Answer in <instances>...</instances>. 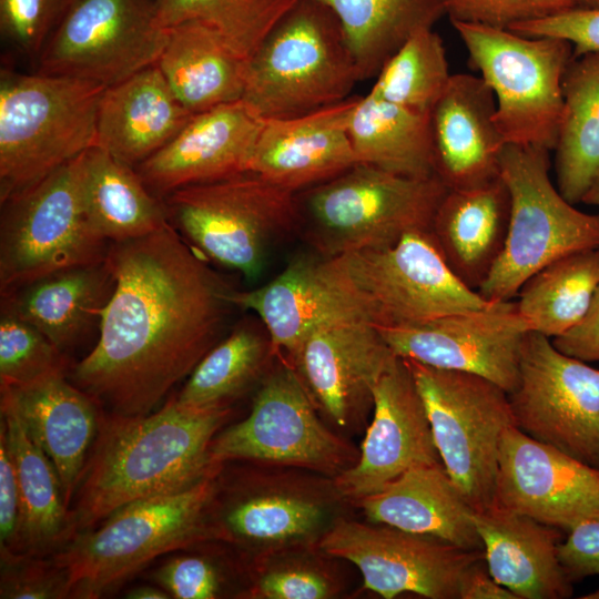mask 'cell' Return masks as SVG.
<instances>
[{"label": "cell", "instance_id": "f546056e", "mask_svg": "<svg viewBox=\"0 0 599 599\" xmlns=\"http://www.w3.org/2000/svg\"><path fill=\"white\" fill-rule=\"evenodd\" d=\"M114 277L103 262L58 271L1 293V308L30 323L63 354L97 328Z\"/></svg>", "mask_w": 599, "mask_h": 599}, {"label": "cell", "instance_id": "277c9868", "mask_svg": "<svg viewBox=\"0 0 599 599\" xmlns=\"http://www.w3.org/2000/svg\"><path fill=\"white\" fill-rule=\"evenodd\" d=\"M108 87L79 78L0 71V202L95 145Z\"/></svg>", "mask_w": 599, "mask_h": 599}, {"label": "cell", "instance_id": "836d02e7", "mask_svg": "<svg viewBox=\"0 0 599 599\" xmlns=\"http://www.w3.org/2000/svg\"><path fill=\"white\" fill-rule=\"evenodd\" d=\"M81 195L92 229L109 243L158 232L170 224L162 199L135 167L93 145L81 154Z\"/></svg>", "mask_w": 599, "mask_h": 599}, {"label": "cell", "instance_id": "8992f818", "mask_svg": "<svg viewBox=\"0 0 599 599\" xmlns=\"http://www.w3.org/2000/svg\"><path fill=\"white\" fill-rule=\"evenodd\" d=\"M447 191L437 176L409 177L357 163L296 193L298 231L325 257L389 246L410 232L430 231Z\"/></svg>", "mask_w": 599, "mask_h": 599}, {"label": "cell", "instance_id": "bcb514c9", "mask_svg": "<svg viewBox=\"0 0 599 599\" xmlns=\"http://www.w3.org/2000/svg\"><path fill=\"white\" fill-rule=\"evenodd\" d=\"M70 597L69 578L53 560L19 555L1 558L0 598L60 599Z\"/></svg>", "mask_w": 599, "mask_h": 599}, {"label": "cell", "instance_id": "7c38bea8", "mask_svg": "<svg viewBox=\"0 0 599 599\" xmlns=\"http://www.w3.org/2000/svg\"><path fill=\"white\" fill-rule=\"evenodd\" d=\"M280 357L263 377L250 414L212 440V461L246 460L335 478L359 451L324 424L294 367Z\"/></svg>", "mask_w": 599, "mask_h": 599}, {"label": "cell", "instance_id": "8fae6325", "mask_svg": "<svg viewBox=\"0 0 599 599\" xmlns=\"http://www.w3.org/2000/svg\"><path fill=\"white\" fill-rule=\"evenodd\" d=\"M81 155L1 202L0 291L106 258L81 195Z\"/></svg>", "mask_w": 599, "mask_h": 599}, {"label": "cell", "instance_id": "ee69618b", "mask_svg": "<svg viewBox=\"0 0 599 599\" xmlns=\"http://www.w3.org/2000/svg\"><path fill=\"white\" fill-rule=\"evenodd\" d=\"M154 580L177 599L221 598L232 589L224 565L207 555H183L163 564Z\"/></svg>", "mask_w": 599, "mask_h": 599}, {"label": "cell", "instance_id": "8d00e7d4", "mask_svg": "<svg viewBox=\"0 0 599 599\" xmlns=\"http://www.w3.org/2000/svg\"><path fill=\"white\" fill-rule=\"evenodd\" d=\"M337 18L355 58L361 80L383 64L415 32L446 16L441 0H313Z\"/></svg>", "mask_w": 599, "mask_h": 599}, {"label": "cell", "instance_id": "9c48e42d", "mask_svg": "<svg viewBox=\"0 0 599 599\" xmlns=\"http://www.w3.org/2000/svg\"><path fill=\"white\" fill-rule=\"evenodd\" d=\"M548 150L506 144L500 177L510 195L507 240L478 288L488 302L511 301L535 273L568 254L599 247V213L575 207L552 183Z\"/></svg>", "mask_w": 599, "mask_h": 599}, {"label": "cell", "instance_id": "5b68a950", "mask_svg": "<svg viewBox=\"0 0 599 599\" xmlns=\"http://www.w3.org/2000/svg\"><path fill=\"white\" fill-rule=\"evenodd\" d=\"M357 81L335 14L297 0L248 58L241 100L263 120L293 118L346 100Z\"/></svg>", "mask_w": 599, "mask_h": 599}, {"label": "cell", "instance_id": "52a82bcc", "mask_svg": "<svg viewBox=\"0 0 599 599\" xmlns=\"http://www.w3.org/2000/svg\"><path fill=\"white\" fill-rule=\"evenodd\" d=\"M344 504L333 478L260 465L229 480L220 473L211 525L215 541L232 546L248 565L281 549L318 545Z\"/></svg>", "mask_w": 599, "mask_h": 599}, {"label": "cell", "instance_id": "4316f807", "mask_svg": "<svg viewBox=\"0 0 599 599\" xmlns=\"http://www.w3.org/2000/svg\"><path fill=\"white\" fill-rule=\"evenodd\" d=\"M475 527L491 577L518 599H565L572 581L560 559L558 528L495 506L475 510Z\"/></svg>", "mask_w": 599, "mask_h": 599}, {"label": "cell", "instance_id": "816d5d0a", "mask_svg": "<svg viewBox=\"0 0 599 599\" xmlns=\"http://www.w3.org/2000/svg\"><path fill=\"white\" fill-rule=\"evenodd\" d=\"M551 342L568 356L586 363L599 362V287L583 317Z\"/></svg>", "mask_w": 599, "mask_h": 599}, {"label": "cell", "instance_id": "f1b7e54d", "mask_svg": "<svg viewBox=\"0 0 599 599\" xmlns=\"http://www.w3.org/2000/svg\"><path fill=\"white\" fill-rule=\"evenodd\" d=\"M367 521L427 535L457 547L484 551L475 509L443 463L414 467L378 493L359 500Z\"/></svg>", "mask_w": 599, "mask_h": 599}, {"label": "cell", "instance_id": "e0dca14e", "mask_svg": "<svg viewBox=\"0 0 599 599\" xmlns=\"http://www.w3.org/2000/svg\"><path fill=\"white\" fill-rule=\"evenodd\" d=\"M326 554L353 564L363 589L385 599L415 593L429 599H458L459 577L484 551L392 526L339 517L322 537Z\"/></svg>", "mask_w": 599, "mask_h": 599}, {"label": "cell", "instance_id": "c3c4849f", "mask_svg": "<svg viewBox=\"0 0 599 599\" xmlns=\"http://www.w3.org/2000/svg\"><path fill=\"white\" fill-rule=\"evenodd\" d=\"M509 30L527 37H556L569 41L573 55L599 52V8L572 9L526 22Z\"/></svg>", "mask_w": 599, "mask_h": 599}, {"label": "cell", "instance_id": "2e32d148", "mask_svg": "<svg viewBox=\"0 0 599 599\" xmlns=\"http://www.w3.org/2000/svg\"><path fill=\"white\" fill-rule=\"evenodd\" d=\"M515 426L599 468V369L558 351L549 337L525 336L517 387L508 394Z\"/></svg>", "mask_w": 599, "mask_h": 599}, {"label": "cell", "instance_id": "b9f144b4", "mask_svg": "<svg viewBox=\"0 0 599 599\" xmlns=\"http://www.w3.org/2000/svg\"><path fill=\"white\" fill-rule=\"evenodd\" d=\"M297 0H161L160 26L194 20L211 27L247 59Z\"/></svg>", "mask_w": 599, "mask_h": 599}, {"label": "cell", "instance_id": "e575fe53", "mask_svg": "<svg viewBox=\"0 0 599 599\" xmlns=\"http://www.w3.org/2000/svg\"><path fill=\"white\" fill-rule=\"evenodd\" d=\"M555 145L556 186L571 204L599 181V52L573 55L562 80Z\"/></svg>", "mask_w": 599, "mask_h": 599}, {"label": "cell", "instance_id": "603a6c76", "mask_svg": "<svg viewBox=\"0 0 599 599\" xmlns=\"http://www.w3.org/2000/svg\"><path fill=\"white\" fill-rule=\"evenodd\" d=\"M262 124L263 119L242 100L194 113L135 170L160 199L183 186L247 172Z\"/></svg>", "mask_w": 599, "mask_h": 599}, {"label": "cell", "instance_id": "11a10c76", "mask_svg": "<svg viewBox=\"0 0 599 599\" xmlns=\"http://www.w3.org/2000/svg\"><path fill=\"white\" fill-rule=\"evenodd\" d=\"M582 203L599 206V181L588 191Z\"/></svg>", "mask_w": 599, "mask_h": 599}, {"label": "cell", "instance_id": "681fc988", "mask_svg": "<svg viewBox=\"0 0 599 599\" xmlns=\"http://www.w3.org/2000/svg\"><path fill=\"white\" fill-rule=\"evenodd\" d=\"M559 559L572 582L599 576V511L567 530V538L559 545Z\"/></svg>", "mask_w": 599, "mask_h": 599}, {"label": "cell", "instance_id": "7dc6e473", "mask_svg": "<svg viewBox=\"0 0 599 599\" xmlns=\"http://www.w3.org/2000/svg\"><path fill=\"white\" fill-rule=\"evenodd\" d=\"M65 0H0L3 38L21 53L39 57Z\"/></svg>", "mask_w": 599, "mask_h": 599}, {"label": "cell", "instance_id": "1f68e13d", "mask_svg": "<svg viewBox=\"0 0 599 599\" xmlns=\"http://www.w3.org/2000/svg\"><path fill=\"white\" fill-rule=\"evenodd\" d=\"M1 424L19 488V555H54L74 536L72 514L57 470L30 436L11 399L2 393Z\"/></svg>", "mask_w": 599, "mask_h": 599}, {"label": "cell", "instance_id": "d6a6232c", "mask_svg": "<svg viewBox=\"0 0 599 599\" xmlns=\"http://www.w3.org/2000/svg\"><path fill=\"white\" fill-rule=\"evenodd\" d=\"M166 29L156 65L185 109L200 113L242 99L247 59L202 22L189 20Z\"/></svg>", "mask_w": 599, "mask_h": 599}, {"label": "cell", "instance_id": "f6af8a7d", "mask_svg": "<svg viewBox=\"0 0 599 599\" xmlns=\"http://www.w3.org/2000/svg\"><path fill=\"white\" fill-rule=\"evenodd\" d=\"M450 22L509 28L579 6L578 0H441Z\"/></svg>", "mask_w": 599, "mask_h": 599}, {"label": "cell", "instance_id": "d590c367", "mask_svg": "<svg viewBox=\"0 0 599 599\" xmlns=\"http://www.w3.org/2000/svg\"><path fill=\"white\" fill-rule=\"evenodd\" d=\"M347 130L358 163L403 176H435L429 114L387 102L369 91L356 98Z\"/></svg>", "mask_w": 599, "mask_h": 599}, {"label": "cell", "instance_id": "7a4b0ae2", "mask_svg": "<svg viewBox=\"0 0 599 599\" xmlns=\"http://www.w3.org/2000/svg\"><path fill=\"white\" fill-rule=\"evenodd\" d=\"M230 408L199 409L176 396L142 416H101L71 510L74 535L136 500L185 490L217 475L211 444Z\"/></svg>", "mask_w": 599, "mask_h": 599}, {"label": "cell", "instance_id": "f907efd6", "mask_svg": "<svg viewBox=\"0 0 599 599\" xmlns=\"http://www.w3.org/2000/svg\"><path fill=\"white\" fill-rule=\"evenodd\" d=\"M20 498L16 468L0 425V548L1 558L19 556Z\"/></svg>", "mask_w": 599, "mask_h": 599}, {"label": "cell", "instance_id": "ffe728a7", "mask_svg": "<svg viewBox=\"0 0 599 599\" xmlns=\"http://www.w3.org/2000/svg\"><path fill=\"white\" fill-rule=\"evenodd\" d=\"M372 412L358 460L333 478L341 497L351 505L414 467L441 461L424 402L404 358L397 356L379 377Z\"/></svg>", "mask_w": 599, "mask_h": 599}, {"label": "cell", "instance_id": "d4e9b609", "mask_svg": "<svg viewBox=\"0 0 599 599\" xmlns=\"http://www.w3.org/2000/svg\"><path fill=\"white\" fill-rule=\"evenodd\" d=\"M496 100L477 75L453 74L429 113L434 174L448 190H468L500 177L506 145L495 121Z\"/></svg>", "mask_w": 599, "mask_h": 599}, {"label": "cell", "instance_id": "44dd1931", "mask_svg": "<svg viewBox=\"0 0 599 599\" xmlns=\"http://www.w3.org/2000/svg\"><path fill=\"white\" fill-rule=\"evenodd\" d=\"M493 506L567 531L599 511V468L511 425L500 440Z\"/></svg>", "mask_w": 599, "mask_h": 599}, {"label": "cell", "instance_id": "4dcf8cb0", "mask_svg": "<svg viewBox=\"0 0 599 599\" xmlns=\"http://www.w3.org/2000/svg\"><path fill=\"white\" fill-rule=\"evenodd\" d=\"M510 195L501 177L479 187L448 190L430 233L454 274L478 291L502 253Z\"/></svg>", "mask_w": 599, "mask_h": 599}, {"label": "cell", "instance_id": "db71d44e", "mask_svg": "<svg viewBox=\"0 0 599 599\" xmlns=\"http://www.w3.org/2000/svg\"><path fill=\"white\" fill-rule=\"evenodd\" d=\"M129 599H167V591L154 586H138L126 592Z\"/></svg>", "mask_w": 599, "mask_h": 599}, {"label": "cell", "instance_id": "9f6ffc18", "mask_svg": "<svg viewBox=\"0 0 599 599\" xmlns=\"http://www.w3.org/2000/svg\"><path fill=\"white\" fill-rule=\"evenodd\" d=\"M579 6L587 8H599V0H578Z\"/></svg>", "mask_w": 599, "mask_h": 599}, {"label": "cell", "instance_id": "7bdbcfd3", "mask_svg": "<svg viewBox=\"0 0 599 599\" xmlns=\"http://www.w3.org/2000/svg\"><path fill=\"white\" fill-rule=\"evenodd\" d=\"M67 357L37 327L1 308L0 386H21L65 373Z\"/></svg>", "mask_w": 599, "mask_h": 599}, {"label": "cell", "instance_id": "4fadbf2b", "mask_svg": "<svg viewBox=\"0 0 599 599\" xmlns=\"http://www.w3.org/2000/svg\"><path fill=\"white\" fill-rule=\"evenodd\" d=\"M405 361L445 469L475 510L491 507L501 436L515 425L508 393L476 374Z\"/></svg>", "mask_w": 599, "mask_h": 599}, {"label": "cell", "instance_id": "cb8c5ba5", "mask_svg": "<svg viewBox=\"0 0 599 599\" xmlns=\"http://www.w3.org/2000/svg\"><path fill=\"white\" fill-rule=\"evenodd\" d=\"M356 98L293 118L263 120L247 172L298 193L357 164L347 130Z\"/></svg>", "mask_w": 599, "mask_h": 599}, {"label": "cell", "instance_id": "6da1fadb", "mask_svg": "<svg viewBox=\"0 0 599 599\" xmlns=\"http://www.w3.org/2000/svg\"><path fill=\"white\" fill-rule=\"evenodd\" d=\"M106 262L114 288L71 382L111 415L142 416L219 343L232 288L171 224L110 243Z\"/></svg>", "mask_w": 599, "mask_h": 599}, {"label": "cell", "instance_id": "83f0119b", "mask_svg": "<svg viewBox=\"0 0 599 599\" xmlns=\"http://www.w3.org/2000/svg\"><path fill=\"white\" fill-rule=\"evenodd\" d=\"M193 114L154 64L105 89L95 145L135 167L170 142Z\"/></svg>", "mask_w": 599, "mask_h": 599}, {"label": "cell", "instance_id": "f5cc1de1", "mask_svg": "<svg viewBox=\"0 0 599 599\" xmlns=\"http://www.w3.org/2000/svg\"><path fill=\"white\" fill-rule=\"evenodd\" d=\"M458 599H518L490 575L485 557L465 568L458 581Z\"/></svg>", "mask_w": 599, "mask_h": 599}, {"label": "cell", "instance_id": "74e56055", "mask_svg": "<svg viewBox=\"0 0 599 599\" xmlns=\"http://www.w3.org/2000/svg\"><path fill=\"white\" fill-rule=\"evenodd\" d=\"M599 287V247L568 254L531 275L516 305L529 332L557 337L588 311Z\"/></svg>", "mask_w": 599, "mask_h": 599}, {"label": "cell", "instance_id": "d6986e66", "mask_svg": "<svg viewBox=\"0 0 599 599\" xmlns=\"http://www.w3.org/2000/svg\"><path fill=\"white\" fill-rule=\"evenodd\" d=\"M229 301L253 312L276 355L285 353L287 357L316 329L346 322L372 323L336 256L296 257L260 287L231 290Z\"/></svg>", "mask_w": 599, "mask_h": 599}, {"label": "cell", "instance_id": "6f0895ef", "mask_svg": "<svg viewBox=\"0 0 599 599\" xmlns=\"http://www.w3.org/2000/svg\"><path fill=\"white\" fill-rule=\"evenodd\" d=\"M580 598L582 599H599V589L590 592V593H587L585 596H581Z\"/></svg>", "mask_w": 599, "mask_h": 599}, {"label": "cell", "instance_id": "9a60e30c", "mask_svg": "<svg viewBox=\"0 0 599 599\" xmlns=\"http://www.w3.org/2000/svg\"><path fill=\"white\" fill-rule=\"evenodd\" d=\"M38 60L40 73L105 87L156 64L167 39L155 0H65Z\"/></svg>", "mask_w": 599, "mask_h": 599}, {"label": "cell", "instance_id": "30bf717a", "mask_svg": "<svg viewBox=\"0 0 599 599\" xmlns=\"http://www.w3.org/2000/svg\"><path fill=\"white\" fill-rule=\"evenodd\" d=\"M451 24L494 93L495 121L505 143L554 151L572 44L561 38L527 37L507 28Z\"/></svg>", "mask_w": 599, "mask_h": 599}, {"label": "cell", "instance_id": "f35d334b", "mask_svg": "<svg viewBox=\"0 0 599 599\" xmlns=\"http://www.w3.org/2000/svg\"><path fill=\"white\" fill-rule=\"evenodd\" d=\"M274 356L264 326L242 323L200 361L176 398L199 409L230 408L232 402L263 379Z\"/></svg>", "mask_w": 599, "mask_h": 599}, {"label": "cell", "instance_id": "ab89813d", "mask_svg": "<svg viewBox=\"0 0 599 599\" xmlns=\"http://www.w3.org/2000/svg\"><path fill=\"white\" fill-rule=\"evenodd\" d=\"M338 558L318 545L295 546L271 552L247 565L246 599H332L346 581Z\"/></svg>", "mask_w": 599, "mask_h": 599}, {"label": "cell", "instance_id": "5bb4252c", "mask_svg": "<svg viewBox=\"0 0 599 599\" xmlns=\"http://www.w3.org/2000/svg\"><path fill=\"white\" fill-rule=\"evenodd\" d=\"M336 257L377 327L419 324L491 303L454 274L430 231Z\"/></svg>", "mask_w": 599, "mask_h": 599}, {"label": "cell", "instance_id": "ac0fdd59", "mask_svg": "<svg viewBox=\"0 0 599 599\" xmlns=\"http://www.w3.org/2000/svg\"><path fill=\"white\" fill-rule=\"evenodd\" d=\"M378 329L398 357L476 374L508 394L518 385L521 347L529 332L512 300Z\"/></svg>", "mask_w": 599, "mask_h": 599}, {"label": "cell", "instance_id": "ba28073f", "mask_svg": "<svg viewBox=\"0 0 599 599\" xmlns=\"http://www.w3.org/2000/svg\"><path fill=\"white\" fill-rule=\"evenodd\" d=\"M162 200L191 246L247 281L262 274L280 237L298 231L296 193L252 172L183 186Z\"/></svg>", "mask_w": 599, "mask_h": 599}, {"label": "cell", "instance_id": "484cf974", "mask_svg": "<svg viewBox=\"0 0 599 599\" xmlns=\"http://www.w3.org/2000/svg\"><path fill=\"white\" fill-rule=\"evenodd\" d=\"M0 388L53 464L69 507L98 435L101 407L89 394L68 382L65 373Z\"/></svg>", "mask_w": 599, "mask_h": 599}, {"label": "cell", "instance_id": "3957f363", "mask_svg": "<svg viewBox=\"0 0 599 599\" xmlns=\"http://www.w3.org/2000/svg\"><path fill=\"white\" fill-rule=\"evenodd\" d=\"M219 475L128 504L75 534L52 557L69 578L70 597H101L161 555L215 541L211 505Z\"/></svg>", "mask_w": 599, "mask_h": 599}, {"label": "cell", "instance_id": "7402d4cb", "mask_svg": "<svg viewBox=\"0 0 599 599\" xmlns=\"http://www.w3.org/2000/svg\"><path fill=\"white\" fill-rule=\"evenodd\" d=\"M396 357L377 326L346 322L316 329L287 361L318 413L354 429L373 409L374 387Z\"/></svg>", "mask_w": 599, "mask_h": 599}, {"label": "cell", "instance_id": "680465c9", "mask_svg": "<svg viewBox=\"0 0 599 599\" xmlns=\"http://www.w3.org/2000/svg\"><path fill=\"white\" fill-rule=\"evenodd\" d=\"M161 0H155V3H159Z\"/></svg>", "mask_w": 599, "mask_h": 599}, {"label": "cell", "instance_id": "60d3db41", "mask_svg": "<svg viewBox=\"0 0 599 599\" xmlns=\"http://www.w3.org/2000/svg\"><path fill=\"white\" fill-rule=\"evenodd\" d=\"M451 75L441 38L433 28H426L409 37L383 64L370 92L387 102L429 114Z\"/></svg>", "mask_w": 599, "mask_h": 599}]
</instances>
